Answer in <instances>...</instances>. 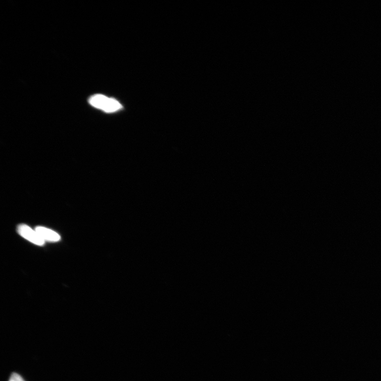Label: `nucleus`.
<instances>
[{
  "instance_id": "nucleus-1",
  "label": "nucleus",
  "mask_w": 381,
  "mask_h": 381,
  "mask_svg": "<svg viewBox=\"0 0 381 381\" xmlns=\"http://www.w3.org/2000/svg\"><path fill=\"white\" fill-rule=\"evenodd\" d=\"M92 106L106 113H113L122 108V105L114 99L102 95H96L89 99Z\"/></svg>"
},
{
  "instance_id": "nucleus-2",
  "label": "nucleus",
  "mask_w": 381,
  "mask_h": 381,
  "mask_svg": "<svg viewBox=\"0 0 381 381\" xmlns=\"http://www.w3.org/2000/svg\"><path fill=\"white\" fill-rule=\"evenodd\" d=\"M17 232L22 237L29 240L33 244L42 246L45 244L44 240L40 237L36 231H33L28 226L22 224L17 227Z\"/></svg>"
},
{
  "instance_id": "nucleus-3",
  "label": "nucleus",
  "mask_w": 381,
  "mask_h": 381,
  "mask_svg": "<svg viewBox=\"0 0 381 381\" xmlns=\"http://www.w3.org/2000/svg\"><path fill=\"white\" fill-rule=\"evenodd\" d=\"M39 235L44 241L48 240L49 242H56L59 241L61 236L57 232L44 227H37L35 229Z\"/></svg>"
},
{
  "instance_id": "nucleus-4",
  "label": "nucleus",
  "mask_w": 381,
  "mask_h": 381,
  "mask_svg": "<svg viewBox=\"0 0 381 381\" xmlns=\"http://www.w3.org/2000/svg\"><path fill=\"white\" fill-rule=\"evenodd\" d=\"M9 381H25V380L19 374L13 373L12 374Z\"/></svg>"
}]
</instances>
